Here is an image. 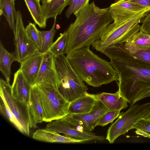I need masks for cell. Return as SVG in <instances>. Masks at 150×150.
<instances>
[{
	"mask_svg": "<svg viewBox=\"0 0 150 150\" xmlns=\"http://www.w3.org/2000/svg\"><path fill=\"white\" fill-rule=\"evenodd\" d=\"M129 41L139 49H146L150 47V35L140 31L134 34Z\"/></svg>",
	"mask_w": 150,
	"mask_h": 150,
	"instance_id": "cell-27",
	"label": "cell"
},
{
	"mask_svg": "<svg viewBox=\"0 0 150 150\" xmlns=\"http://www.w3.org/2000/svg\"><path fill=\"white\" fill-rule=\"evenodd\" d=\"M45 128L71 137L84 139L86 141L102 142L105 139L103 136H98L90 132L79 129L71 124L61 119L49 122Z\"/></svg>",
	"mask_w": 150,
	"mask_h": 150,
	"instance_id": "cell-11",
	"label": "cell"
},
{
	"mask_svg": "<svg viewBox=\"0 0 150 150\" xmlns=\"http://www.w3.org/2000/svg\"><path fill=\"white\" fill-rule=\"evenodd\" d=\"M120 113L119 111L108 110L101 116L97 123V126H103L112 122L119 116Z\"/></svg>",
	"mask_w": 150,
	"mask_h": 150,
	"instance_id": "cell-30",
	"label": "cell"
},
{
	"mask_svg": "<svg viewBox=\"0 0 150 150\" xmlns=\"http://www.w3.org/2000/svg\"><path fill=\"white\" fill-rule=\"evenodd\" d=\"M140 23L142 24L140 27V31L150 35V13H148Z\"/></svg>",
	"mask_w": 150,
	"mask_h": 150,
	"instance_id": "cell-32",
	"label": "cell"
},
{
	"mask_svg": "<svg viewBox=\"0 0 150 150\" xmlns=\"http://www.w3.org/2000/svg\"><path fill=\"white\" fill-rule=\"evenodd\" d=\"M31 86L19 69L14 74L11 86L12 96L17 100L28 104L29 93Z\"/></svg>",
	"mask_w": 150,
	"mask_h": 150,
	"instance_id": "cell-15",
	"label": "cell"
},
{
	"mask_svg": "<svg viewBox=\"0 0 150 150\" xmlns=\"http://www.w3.org/2000/svg\"><path fill=\"white\" fill-rule=\"evenodd\" d=\"M57 17L54 18L53 25L48 31H39V34L41 42V48L40 52L43 54L47 52L53 43V40L57 30L55 29Z\"/></svg>",
	"mask_w": 150,
	"mask_h": 150,
	"instance_id": "cell-25",
	"label": "cell"
},
{
	"mask_svg": "<svg viewBox=\"0 0 150 150\" xmlns=\"http://www.w3.org/2000/svg\"><path fill=\"white\" fill-rule=\"evenodd\" d=\"M14 44L17 62L20 63L27 58L38 53L40 51L28 36L22 20V14L18 10L16 19Z\"/></svg>",
	"mask_w": 150,
	"mask_h": 150,
	"instance_id": "cell-9",
	"label": "cell"
},
{
	"mask_svg": "<svg viewBox=\"0 0 150 150\" xmlns=\"http://www.w3.org/2000/svg\"><path fill=\"white\" fill-rule=\"evenodd\" d=\"M89 0H79L75 8L74 14L81 10L89 4Z\"/></svg>",
	"mask_w": 150,
	"mask_h": 150,
	"instance_id": "cell-36",
	"label": "cell"
},
{
	"mask_svg": "<svg viewBox=\"0 0 150 150\" xmlns=\"http://www.w3.org/2000/svg\"><path fill=\"white\" fill-rule=\"evenodd\" d=\"M68 39V34L67 31L62 33L50 47L48 52L54 57L64 54Z\"/></svg>",
	"mask_w": 150,
	"mask_h": 150,
	"instance_id": "cell-26",
	"label": "cell"
},
{
	"mask_svg": "<svg viewBox=\"0 0 150 150\" xmlns=\"http://www.w3.org/2000/svg\"><path fill=\"white\" fill-rule=\"evenodd\" d=\"M148 8L137 15L127 20L114 22L110 23L104 30L100 38L91 45L93 49L103 53L108 47L129 40L140 30L138 23L149 13Z\"/></svg>",
	"mask_w": 150,
	"mask_h": 150,
	"instance_id": "cell-4",
	"label": "cell"
},
{
	"mask_svg": "<svg viewBox=\"0 0 150 150\" xmlns=\"http://www.w3.org/2000/svg\"><path fill=\"white\" fill-rule=\"evenodd\" d=\"M71 65L83 81L98 87L118 79L110 62L94 54L90 47L74 51L66 55Z\"/></svg>",
	"mask_w": 150,
	"mask_h": 150,
	"instance_id": "cell-3",
	"label": "cell"
},
{
	"mask_svg": "<svg viewBox=\"0 0 150 150\" xmlns=\"http://www.w3.org/2000/svg\"><path fill=\"white\" fill-rule=\"evenodd\" d=\"M13 0L14 1H15L16 0Z\"/></svg>",
	"mask_w": 150,
	"mask_h": 150,
	"instance_id": "cell-37",
	"label": "cell"
},
{
	"mask_svg": "<svg viewBox=\"0 0 150 150\" xmlns=\"http://www.w3.org/2000/svg\"><path fill=\"white\" fill-rule=\"evenodd\" d=\"M17 61L15 53L9 52L4 47L1 42L0 43V70L6 80L9 81L12 63Z\"/></svg>",
	"mask_w": 150,
	"mask_h": 150,
	"instance_id": "cell-21",
	"label": "cell"
},
{
	"mask_svg": "<svg viewBox=\"0 0 150 150\" xmlns=\"http://www.w3.org/2000/svg\"><path fill=\"white\" fill-rule=\"evenodd\" d=\"M59 80L58 89L62 96L71 103L87 92V86L64 54L54 57Z\"/></svg>",
	"mask_w": 150,
	"mask_h": 150,
	"instance_id": "cell-5",
	"label": "cell"
},
{
	"mask_svg": "<svg viewBox=\"0 0 150 150\" xmlns=\"http://www.w3.org/2000/svg\"><path fill=\"white\" fill-rule=\"evenodd\" d=\"M108 110L100 101L97 100L90 112L82 114L69 113L61 119L71 124L79 129L91 132L97 126L101 116Z\"/></svg>",
	"mask_w": 150,
	"mask_h": 150,
	"instance_id": "cell-10",
	"label": "cell"
},
{
	"mask_svg": "<svg viewBox=\"0 0 150 150\" xmlns=\"http://www.w3.org/2000/svg\"><path fill=\"white\" fill-rule=\"evenodd\" d=\"M103 54L117 71L119 94L130 104L141 92L150 89V66L127 52L120 44L106 48Z\"/></svg>",
	"mask_w": 150,
	"mask_h": 150,
	"instance_id": "cell-1",
	"label": "cell"
},
{
	"mask_svg": "<svg viewBox=\"0 0 150 150\" xmlns=\"http://www.w3.org/2000/svg\"><path fill=\"white\" fill-rule=\"evenodd\" d=\"M79 0H71L69 7L65 13L66 17L69 18L72 13H74L75 8Z\"/></svg>",
	"mask_w": 150,
	"mask_h": 150,
	"instance_id": "cell-33",
	"label": "cell"
},
{
	"mask_svg": "<svg viewBox=\"0 0 150 150\" xmlns=\"http://www.w3.org/2000/svg\"><path fill=\"white\" fill-rule=\"evenodd\" d=\"M1 113L20 132L21 129L19 123L8 106L3 94L0 93Z\"/></svg>",
	"mask_w": 150,
	"mask_h": 150,
	"instance_id": "cell-28",
	"label": "cell"
},
{
	"mask_svg": "<svg viewBox=\"0 0 150 150\" xmlns=\"http://www.w3.org/2000/svg\"><path fill=\"white\" fill-rule=\"evenodd\" d=\"M32 138L36 140L49 143H81L86 140L62 135L56 132L45 128L39 129L33 133Z\"/></svg>",
	"mask_w": 150,
	"mask_h": 150,
	"instance_id": "cell-17",
	"label": "cell"
},
{
	"mask_svg": "<svg viewBox=\"0 0 150 150\" xmlns=\"http://www.w3.org/2000/svg\"><path fill=\"white\" fill-rule=\"evenodd\" d=\"M25 30L28 36L38 47L40 52L41 48V42L39 30L35 24L30 23L26 26Z\"/></svg>",
	"mask_w": 150,
	"mask_h": 150,
	"instance_id": "cell-29",
	"label": "cell"
},
{
	"mask_svg": "<svg viewBox=\"0 0 150 150\" xmlns=\"http://www.w3.org/2000/svg\"><path fill=\"white\" fill-rule=\"evenodd\" d=\"M38 1H40V0H38Z\"/></svg>",
	"mask_w": 150,
	"mask_h": 150,
	"instance_id": "cell-38",
	"label": "cell"
},
{
	"mask_svg": "<svg viewBox=\"0 0 150 150\" xmlns=\"http://www.w3.org/2000/svg\"><path fill=\"white\" fill-rule=\"evenodd\" d=\"M93 96L100 101L109 110L120 111L128 106V102L117 91L115 93L103 92Z\"/></svg>",
	"mask_w": 150,
	"mask_h": 150,
	"instance_id": "cell-18",
	"label": "cell"
},
{
	"mask_svg": "<svg viewBox=\"0 0 150 150\" xmlns=\"http://www.w3.org/2000/svg\"><path fill=\"white\" fill-rule=\"evenodd\" d=\"M28 104L32 127L43 122L44 112L41 100L36 85L32 86L29 95Z\"/></svg>",
	"mask_w": 150,
	"mask_h": 150,
	"instance_id": "cell-16",
	"label": "cell"
},
{
	"mask_svg": "<svg viewBox=\"0 0 150 150\" xmlns=\"http://www.w3.org/2000/svg\"><path fill=\"white\" fill-rule=\"evenodd\" d=\"M120 44L127 52L150 66V47L146 49H139L131 44L129 40Z\"/></svg>",
	"mask_w": 150,
	"mask_h": 150,
	"instance_id": "cell-24",
	"label": "cell"
},
{
	"mask_svg": "<svg viewBox=\"0 0 150 150\" xmlns=\"http://www.w3.org/2000/svg\"><path fill=\"white\" fill-rule=\"evenodd\" d=\"M14 2L12 0H0V16L3 15L5 18L13 34L15 31L17 12L15 9Z\"/></svg>",
	"mask_w": 150,
	"mask_h": 150,
	"instance_id": "cell-23",
	"label": "cell"
},
{
	"mask_svg": "<svg viewBox=\"0 0 150 150\" xmlns=\"http://www.w3.org/2000/svg\"><path fill=\"white\" fill-rule=\"evenodd\" d=\"M71 0H41L44 14L48 19L60 15Z\"/></svg>",
	"mask_w": 150,
	"mask_h": 150,
	"instance_id": "cell-20",
	"label": "cell"
},
{
	"mask_svg": "<svg viewBox=\"0 0 150 150\" xmlns=\"http://www.w3.org/2000/svg\"><path fill=\"white\" fill-rule=\"evenodd\" d=\"M109 9L110 7L100 8L93 2L74 14L75 20L66 30L68 39L64 54L67 55L78 49L90 47L99 40L113 21Z\"/></svg>",
	"mask_w": 150,
	"mask_h": 150,
	"instance_id": "cell-2",
	"label": "cell"
},
{
	"mask_svg": "<svg viewBox=\"0 0 150 150\" xmlns=\"http://www.w3.org/2000/svg\"><path fill=\"white\" fill-rule=\"evenodd\" d=\"M0 93L5 100L20 126V132L29 136L30 128L32 127L29 104L15 99L11 94V86L9 81L0 79Z\"/></svg>",
	"mask_w": 150,
	"mask_h": 150,
	"instance_id": "cell-8",
	"label": "cell"
},
{
	"mask_svg": "<svg viewBox=\"0 0 150 150\" xmlns=\"http://www.w3.org/2000/svg\"><path fill=\"white\" fill-rule=\"evenodd\" d=\"M147 8L131 3L127 0H116L110 6L109 12L113 21L119 22L134 16Z\"/></svg>",
	"mask_w": 150,
	"mask_h": 150,
	"instance_id": "cell-12",
	"label": "cell"
},
{
	"mask_svg": "<svg viewBox=\"0 0 150 150\" xmlns=\"http://www.w3.org/2000/svg\"><path fill=\"white\" fill-rule=\"evenodd\" d=\"M45 84L58 88L59 80L56 69L54 57L47 52L44 54L43 58L35 82V85Z\"/></svg>",
	"mask_w": 150,
	"mask_h": 150,
	"instance_id": "cell-13",
	"label": "cell"
},
{
	"mask_svg": "<svg viewBox=\"0 0 150 150\" xmlns=\"http://www.w3.org/2000/svg\"><path fill=\"white\" fill-rule=\"evenodd\" d=\"M150 118V102L133 104L125 112L120 113L117 120L108 128L106 139L113 143L119 136L124 134L143 119Z\"/></svg>",
	"mask_w": 150,
	"mask_h": 150,
	"instance_id": "cell-7",
	"label": "cell"
},
{
	"mask_svg": "<svg viewBox=\"0 0 150 150\" xmlns=\"http://www.w3.org/2000/svg\"><path fill=\"white\" fill-rule=\"evenodd\" d=\"M97 100L92 94L86 92L70 103L69 113L78 114L88 112L91 110Z\"/></svg>",
	"mask_w": 150,
	"mask_h": 150,
	"instance_id": "cell-19",
	"label": "cell"
},
{
	"mask_svg": "<svg viewBox=\"0 0 150 150\" xmlns=\"http://www.w3.org/2000/svg\"><path fill=\"white\" fill-rule=\"evenodd\" d=\"M144 131L150 136V118L142 119L132 127Z\"/></svg>",
	"mask_w": 150,
	"mask_h": 150,
	"instance_id": "cell-31",
	"label": "cell"
},
{
	"mask_svg": "<svg viewBox=\"0 0 150 150\" xmlns=\"http://www.w3.org/2000/svg\"><path fill=\"white\" fill-rule=\"evenodd\" d=\"M36 85L43 109V122L61 119L69 113L70 103L63 97L57 88L48 84Z\"/></svg>",
	"mask_w": 150,
	"mask_h": 150,
	"instance_id": "cell-6",
	"label": "cell"
},
{
	"mask_svg": "<svg viewBox=\"0 0 150 150\" xmlns=\"http://www.w3.org/2000/svg\"><path fill=\"white\" fill-rule=\"evenodd\" d=\"M149 97H150V89L142 91L134 100L133 104H134L140 100Z\"/></svg>",
	"mask_w": 150,
	"mask_h": 150,
	"instance_id": "cell-35",
	"label": "cell"
},
{
	"mask_svg": "<svg viewBox=\"0 0 150 150\" xmlns=\"http://www.w3.org/2000/svg\"><path fill=\"white\" fill-rule=\"evenodd\" d=\"M133 4L144 8H150V0H127Z\"/></svg>",
	"mask_w": 150,
	"mask_h": 150,
	"instance_id": "cell-34",
	"label": "cell"
},
{
	"mask_svg": "<svg viewBox=\"0 0 150 150\" xmlns=\"http://www.w3.org/2000/svg\"><path fill=\"white\" fill-rule=\"evenodd\" d=\"M24 1L35 23L41 28H45L47 19L44 14L40 1L38 0Z\"/></svg>",
	"mask_w": 150,
	"mask_h": 150,
	"instance_id": "cell-22",
	"label": "cell"
},
{
	"mask_svg": "<svg viewBox=\"0 0 150 150\" xmlns=\"http://www.w3.org/2000/svg\"><path fill=\"white\" fill-rule=\"evenodd\" d=\"M43 56L44 54L40 52L27 58L20 63L19 69L31 86L35 85Z\"/></svg>",
	"mask_w": 150,
	"mask_h": 150,
	"instance_id": "cell-14",
	"label": "cell"
}]
</instances>
